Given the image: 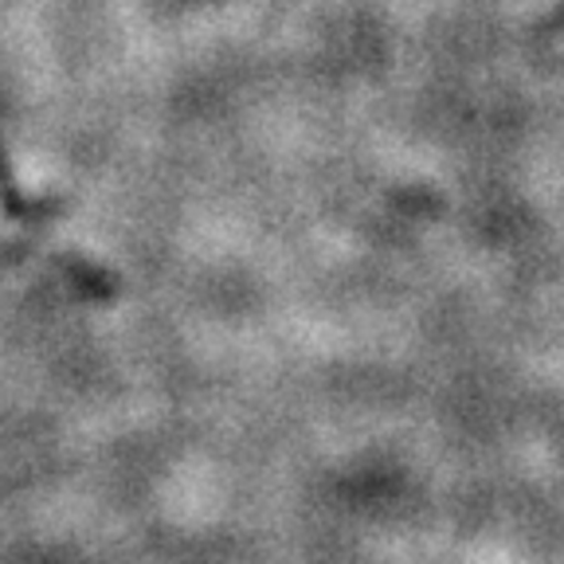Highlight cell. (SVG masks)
Instances as JSON below:
<instances>
[{"label": "cell", "instance_id": "1", "mask_svg": "<svg viewBox=\"0 0 564 564\" xmlns=\"http://www.w3.org/2000/svg\"><path fill=\"white\" fill-rule=\"evenodd\" d=\"M0 231H9V224H4V212H0Z\"/></svg>", "mask_w": 564, "mask_h": 564}]
</instances>
